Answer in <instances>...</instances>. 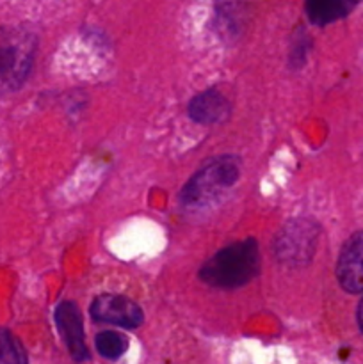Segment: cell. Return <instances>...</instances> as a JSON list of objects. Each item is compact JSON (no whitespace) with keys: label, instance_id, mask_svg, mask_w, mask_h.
I'll return each mask as SVG.
<instances>
[{"label":"cell","instance_id":"11","mask_svg":"<svg viewBox=\"0 0 363 364\" xmlns=\"http://www.w3.org/2000/svg\"><path fill=\"white\" fill-rule=\"evenodd\" d=\"M0 363H27V354L21 348L20 341L6 329L0 331Z\"/></svg>","mask_w":363,"mask_h":364},{"label":"cell","instance_id":"5","mask_svg":"<svg viewBox=\"0 0 363 364\" xmlns=\"http://www.w3.org/2000/svg\"><path fill=\"white\" fill-rule=\"evenodd\" d=\"M89 315L95 322L110 323L123 329H137L144 320L142 309L134 301L116 294L98 295L91 302Z\"/></svg>","mask_w":363,"mask_h":364},{"label":"cell","instance_id":"12","mask_svg":"<svg viewBox=\"0 0 363 364\" xmlns=\"http://www.w3.org/2000/svg\"><path fill=\"white\" fill-rule=\"evenodd\" d=\"M358 323H359V329H362L363 333V299L362 302H359V308H358Z\"/></svg>","mask_w":363,"mask_h":364},{"label":"cell","instance_id":"13","mask_svg":"<svg viewBox=\"0 0 363 364\" xmlns=\"http://www.w3.org/2000/svg\"><path fill=\"white\" fill-rule=\"evenodd\" d=\"M347 2H349V6H354V4H358L359 0H347Z\"/></svg>","mask_w":363,"mask_h":364},{"label":"cell","instance_id":"6","mask_svg":"<svg viewBox=\"0 0 363 364\" xmlns=\"http://www.w3.org/2000/svg\"><path fill=\"white\" fill-rule=\"evenodd\" d=\"M56 326L59 329V334L63 336L64 345H66L68 352H70L73 361H89L88 347H85L84 340V326H82V316L78 311L77 304L70 301L60 302L56 308Z\"/></svg>","mask_w":363,"mask_h":364},{"label":"cell","instance_id":"7","mask_svg":"<svg viewBox=\"0 0 363 364\" xmlns=\"http://www.w3.org/2000/svg\"><path fill=\"white\" fill-rule=\"evenodd\" d=\"M340 287L349 294H363V231L345 242L337 263Z\"/></svg>","mask_w":363,"mask_h":364},{"label":"cell","instance_id":"9","mask_svg":"<svg viewBox=\"0 0 363 364\" xmlns=\"http://www.w3.org/2000/svg\"><path fill=\"white\" fill-rule=\"evenodd\" d=\"M347 0H306V13L315 25H326L344 16L349 9Z\"/></svg>","mask_w":363,"mask_h":364},{"label":"cell","instance_id":"2","mask_svg":"<svg viewBox=\"0 0 363 364\" xmlns=\"http://www.w3.org/2000/svg\"><path fill=\"white\" fill-rule=\"evenodd\" d=\"M241 176V159L219 155L203 164L182 187L180 201L185 206H205L233 187Z\"/></svg>","mask_w":363,"mask_h":364},{"label":"cell","instance_id":"3","mask_svg":"<svg viewBox=\"0 0 363 364\" xmlns=\"http://www.w3.org/2000/svg\"><path fill=\"white\" fill-rule=\"evenodd\" d=\"M36 38L27 31H9L0 38V96L18 91L31 75Z\"/></svg>","mask_w":363,"mask_h":364},{"label":"cell","instance_id":"1","mask_svg":"<svg viewBox=\"0 0 363 364\" xmlns=\"http://www.w3.org/2000/svg\"><path fill=\"white\" fill-rule=\"evenodd\" d=\"M260 270V251L255 238L221 249L199 270V279L219 290H235L255 279Z\"/></svg>","mask_w":363,"mask_h":364},{"label":"cell","instance_id":"10","mask_svg":"<svg viewBox=\"0 0 363 364\" xmlns=\"http://www.w3.org/2000/svg\"><path fill=\"white\" fill-rule=\"evenodd\" d=\"M127 340L121 334L112 333V331H103L96 336V352L109 361L120 359L127 352Z\"/></svg>","mask_w":363,"mask_h":364},{"label":"cell","instance_id":"4","mask_svg":"<svg viewBox=\"0 0 363 364\" xmlns=\"http://www.w3.org/2000/svg\"><path fill=\"white\" fill-rule=\"evenodd\" d=\"M319 228L310 220H292L274 240V256L287 265H305L315 251Z\"/></svg>","mask_w":363,"mask_h":364},{"label":"cell","instance_id":"8","mask_svg":"<svg viewBox=\"0 0 363 364\" xmlns=\"http://www.w3.org/2000/svg\"><path fill=\"white\" fill-rule=\"evenodd\" d=\"M231 105L226 96L217 89H206L189 103V116L199 124L223 123L230 116Z\"/></svg>","mask_w":363,"mask_h":364}]
</instances>
